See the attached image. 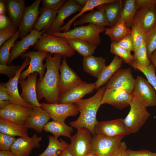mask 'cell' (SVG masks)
<instances>
[{
	"label": "cell",
	"mask_w": 156,
	"mask_h": 156,
	"mask_svg": "<svg viewBox=\"0 0 156 156\" xmlns=\"http://www.w3.org/2000/svg\"><path fill=\"white\" fill-rule=\"evenodd\" d=\"M48 53L45 59L46 71L43 78L37 81L36 91L39 101L43 98L49 103H59V73L62 56L59 54Z\"/></svg>",
	"instance_id": "cell-1"
},
{
	"label": "cell",
	"mask_w": 156,
	"mask_h": 156,
	"mask_svg": "<svg viewBox=\"0 0 156 156\" xmlns=\"http://www.w3.org/2000/svg\"><path fill=\"white\" fill-rule=\"evenodd\" d=\"M105 89V87H100L92 96L82 99L75 103L80 114L77 119L70 123L71 126L77 129L85 128L93 135L95 134V127L98 122L96 114L101 105V101Z\"/></svg>",
	"instance_id": "cell-2"
},
{
	"label": "cell",
	"mask_w": 156,
	"mask_h": 156,
	"mask_svg": "<svg viewBox=\"0 0 156 156\" xmlns=\"http://www.w3.org/2000/svg\"><path fill=\"white\" fill-rule=\"evenodd\" d=\"M34 49L51 54H59L63 58H66L74 55L75 52L66 38L46 33H44L40 36L35 44Z\"/></svg>",
	"instance_id": "cell-3"
},
{
	"label": "cell",
	"mask_w": 156,
	"mask_h": 156,
	"mask_svg": "<svg viewBox=\"0 0 156 156\" xmlns=\"http://www.w3.org/2000/svg\"><path fill=\"white\" fill-rule=\"evenodd\" d=\"M106 28L105 26L89 24L86 25L75 27L67 32L51 34L66 39L75 38L82 40L97 47L101 41L100 34L105 31Z\"/></svg>",
	"instance_id": "cell-4"
},
{
	"label": "cell",
	"mask_w": 156,
	"mask_h": 156,
	"mask_svg": "<svg viewBox=\"0 0 156 156\" xmlns=\"http://www.w3.org/2000/svg\"><path fill=\"white\" fill-rule=\"evenodd\" d=\"M129 111L125 118L124 122L130 133L138 132L150 116L146 107L138 99L133 97L130 101Z\"/></svg>",
	"instance_id": "cell-5"
},
{
	"label": "cell",
	"mask_w": 156,
	"mask_h": 156,
	"mask_svg": "<svg viewBox=\"0 0 156 156\" xmlns=\"http://www.w3.org/2000/svg\"><path fill=\"white\" fill-rule=\"evenodd\" d=\"M124 137H110L95 134L92 137L91 152L98 156H111L118 148Z\"/></svg>",
	"instance_id": "cell-6"
},
{
	"label": "cell",
	"mask_w": 156,
	"mask_h": 156,
	"mask_svg": "<svg viewBox=\"0 0 156 156\" xmlns=\"http://www.w3.org/2000/svg\"><path fill=\"white\" fill-rule=\"evenodd\" d=\"M76 133L70 138L71 142L68 148L73 156H85L91 152L93 137L87 129H77Z\"/></svg>",
	"instance_id": "cell-7"
},
{
	"label": "cell",
	"mask_w": 156,
	"mask_h": 156,
	"mask_svg": "<svg viewBox=\"0 0 156 156\" xmlns=\"http://www.w3.org/2000/svg\"><path fill=\"white\" fill-rule=\"evenodd\" d=\"M132 93L133 96L146 107L156 105V92L148 81L142 77L137 76Z\"/></svg>",
	"instance_id": "cell-8"
},
{
	"label": "cell",
	"mask_w": 156,
	"mask_h": 156,
	"mask_svg": "<svg viewBox=\"0 0 156 156\" xmlns=\"http://www.w3.org/2000/svg\"><path fill=\"white\" fill-rule=\"evenodd\" d=\"M134 96L132 92L121 88L105 89L101 105L108 104L115 108L122 109L129 106Z\"/></svg>",
	"instance_id": "cell-9"
},
{
	"label": "cell",
	"mask_w": 156,
	"mask_h": 156,
	"mask_svg": "<svg viewBox=\"0 0 156 156\" xmlns=\"http://www.w3.org/2000/svg\"><path fill=\"white\" fill-rule=\"evenodd\" d=\"M94 131L95 134L110 137H125L130 134L122 118L98 122L95 126Z\"/></svg>",
	"instance_id": "cell-10"
},
{
	"label": "cell",
	"mask_w": 156,
	"mask_h": 156,
	"mask_svg": "<svg viewBox=\"0 0 156 156\" xmlns=\"http://www.w3.org/2000/svg\"><path fill=\"white\" fill-rule=\"evenodd\" d=\"M48 53L45 51H31L22 54L21 57H28L30 61L28 67L21 73L19 80L25 79L29 74L34 72L38 73L40 77L38 80H42L45 74V69L46 68L45 64H43V61Z\"/></svg>",
	"instance_id": "cell-11"
},
{
	"label": "cell",
	"mask_w": 156,
	"mask_h": 156,
	"mask_svg": "<svg viewBox=\"0 0 156 156\" xmlns=\"http://www.w3.org/2000/svg\"><path fill=\"white\" fill-rule=\"evenodd\" d=\"M40 107L49 114L53 120L63 122L67 117L76 116L79 113L77 105L73 103H43Z\"/></svg>",
	"instance_id": "cell-12"
},
{
	"label": "cell",
	"mask_w": 156,
	"mask_h": 156,
	"mask_svg": "<svg viewBox=\"0 0 156 156\" xmlns=\"http://www.w3.org/2000/svg\"><path fill=\"white\" fill-rule=\"evenodd\" d=\"M41 0H36L30 5L26 7L18 30L20 38L22 39L34 29L36 20L40 13L39 6Z\"/></svg>",
	"instance_id": "cell-13"
},
{
	"label": "cell",
	"mask_w": 156,
	"mask_h": 156,
	"mask_svg": "<svg viewBox=\"0 0 156 156\" xmlns=\"http://www.w3.org/2000/svg\"><path fill=\"white\" fill-rule=\"evenodd\" d=\"M135 81L130 67L120 68L109 80L105 88V89L121 88L132 92Z\"/></svg>",
	"instance_id": "cell-14"
},
{
	"label": "cell",
	"mask_w": 156,
	"mask_h": 156,
	"mask_svg": "<svg viewBox=\"0 0 156 156\" xmlns=\"http://www.w3.org/2000/svg\"><path fill=\"white\" fill-rule=\"evenodd\" d=\"M32 109L20 105L10 103L0 109V117L23 125L31 114Z\"/></svg>",
	"instance_id": "cell-15"
},
{
	"label": "cell",
	"mask_w": 156,
	"mask_h": 156,
	"mask_svg": "<svg viewBox=\"0 0 156 156\" xmlns=\"http://www.w3.org/2000/svg\"><path fill=\"white\" fill-rule=\"evenodd\" d=\"M38 73L34 72L29 74L26 80H19L22 88L20 96L26 102L36 107H40L36 91L37 79Z\"/></svg>",
	"instance_id": "cell-16"
},
{
	"label": "cell",
	"mask_w": 156,
	"mask_h": 156,
	"mask_svg": "<svg viewBox=\"0 0 156 156\" xmlns=\"http://www.w3.org/2000/svg\"><path fill=\"white\" fill-rule=\"evenodd\" d=\"M96 89L95 83H88L83 81L68 91L60 94V103H73L82 99Z\"/></svg>",
	"instance_id": "cell-17"
},
{
	"label": "cell",
	"mask_w": 156,
	"mask_h": 156,
	"mask_svg": "<svg viewBox=\"0 0 156 156\" xmlns=\"http://www.w3.org/2000/svg\"><path fill=\"white\" fill-rule=\"evenodd\" d=\"M59 90L60 94L81 83L82 81L76 73L68 65L64 58L60 68Z\"/></svg>",
	"instance_id": "cell-18"
},
{
	"label": "cell",
	"mask_w": 156,
	"mask_h": 156,
	"mask_svg": "<svg viewBox=\"0 0 156 156\" xmlns=\"http://www.w3.org/2000/svg\"><path fill=\"white\" fill-rule=\"evenodd\" d=\"M30 59L25 57L24 60L16 75L5 83L7 90L10 96V103L20 105L25 107L33 109L34 106L26 102L21 97L18 92V83L20 76L23 69L29 65Z\"/></svg>",
	"instance_id": "cell-19"
},
{
	"label": "cell",
	"mask_w": 156,
	"mask_h": 156,
	"mask_svg": "<svg viewBox=\"0 0 156 156\" xmlns=\"http://www.w3.org/2000/svg\"><path fill=\"white\" fill-rule=\"evenodd\" d=\"M82 7L74 0H68L57 12L56 18L49 30L46 33L50 34L60 32V29L64 24V21L71 15L79 12Z\"/></svg>",
	"instance_id": "cell-20"
},
{
	"label": "cell",
	"mask_w": 156,
	"mask_h": 156,
	"mask_svg": "<svg viewBox=\"0 0 156 156\" xmlns=\"http://www.w3.org/2000/svg\"><path fill=\"white\" fill-rule=\"evenodd\" d=\"M41 136L34 134L31 137H19L12 145L10 151L17 156H29L33 149L39 148Z\"/></svg>",
	"instance_id": "cell-21"
},
{
	"label": "cell",
	"mask_w": 156,
	"mask_h": 156,
	"mask_svg": "<svg viewBox=\"0 0 156 156\" xmlns=\"http://www.w3.org/2000/svg\"><path fill=\"white\" fill-rule=\"evenodd\" d=\"M44 33V30L39 31L34 29L20 40L16 42L10 51L8 63V65H10L14 60L25 53L29 47L34 46L40 36Z\"/></svg>",
	"instance_id": "cell-22"
},
{
	"label": "cell",
	"mask_w": 156,
	"mask_h": 156,
	"mask_svg": "<svg viewBox=\"0 0 156 156\" xmlns=\"http://www.w3.org/2000/svg\"><path fill=\"white\" fill-rule=\"evenodd\" d=\"M50 118L49 114L40 107L34 106L24 125L27 129H31L41 133Z\"/></svg>",
	"instance_id": "cell-23"
},
{
	"label": "cell",
	"mask_w": 156,
	"mask_h": 156,
	"mask_svg": "<svg viewBox=\"0 0 156 156\" xmlns=\"http://www.w3.org/2000/svg\"><path fill=\"white\" fill-rule=\"evenodd\" d=\"M134 21L138 23L146 32L156 25L155 7H147L138 10Z\"/></svg>",
	"instance_id": "cell-24"
},
{
	"label": "cell",
	"mask_w": 156,
	"mask_h": 156,
	"mask_svg": "<svg viewBox=\"0 0 156 156\" xmlns=\"http://www.w3.org/2000/svg\"><path fill=\"white\" fill-rule=\"evenodd\" d=\"M97 10H92L90 12L82 15L73 23L74 26L82 25L86 23L109 27V24L103 10L97 7Z\"/></svg>",
	"instance_id": "cell-25"
},
{
	"label": "cell",
	"mask_w": 156,
	"mask_h": 156,
	"mask_svg": "<svg viewBox=\"0 0 156 156\" xmlns=\"http://www.w3.org/2000/svg\"><path fill=\"white\" fill-rule=\"evenodd\" d=\"M106 59L102 57L91 55L83 58V68L85 72L98 78L106 66Z\"/></svg>",
	"instance_id": "cell-26"
},
{
	"label": "cell",
	"mask_w": 156,
	"mask_h": 156,
	"mask_svg": "<svg viewBox=\"0 0 156 156\" xmlns=\"http://www.w3.org/2000/svg\"><path fill=\"white\" fill-rule=\"evenodd\" d=\"M7 12L13 24L16 27H19L25 10V0H5Z\"/></svg>",
	"instance_id": "cell-27"
},
{
	"label": "cell",
	"mask_w": 156,
	"mask_h": 156,
	"mask_svg": "<svg viewBox=\"0 0 156 156\" xmlns=\"http://www.w3.org/2000/svg\"><path fill=\"white\" fill-rule=\"evenodd\" d=\"M0 133L13 137H29L24 124H17L0 118Z\"/></svg>",
	"instance_id": "cell-28"
},
{
	"label": "cell",
	"mask_w": 156,
	"mask_h": 156,
	"mask_svg": "<svg viewBox=\"0 0 156 156\" xmlns=\"http://www.w3.org/2000/svg\"><path fill=\"white\" fill-rule=\"evenodd\" d=\"M131 32V29L125 25L121 14L119 19L113 26L106 28L105 34L109 37L111 42H117L130 35Z\"/></svg>",
	"instance_id": "cell-29"
},
{
	"label": "cell",
	"mask_w": 156,
	"mask_h": 156,
	"mask_svg": "<svg viewBox=\"0 0 156 156\" xmlns=\"http://www.w3.org/2000/svg\"><path fill=\"white\" fill-rule=\"evenodd\" d=\"M123 1L115 0L113 2L98 7L104 12L109 24V27L113 26L119 20L120 16Z\"/></svg>",
	"instance_id": "cell-30"
},
{
	"label": "cell",
	"mask_w": 156,
	"mask_h": 156,
	"mask_svg": "<svg viewBox=\"0 0 156 156\" xmlns=\"http://www.w3.org/2000/svg\"><path fill=\"white\" fill-rule=\"evenodd\" d=\"M122 60L117 56H115L111 62L106 66L102 73L95 82V89H98L107 83L114 73L122 66Z\"/></svg>",
	"instance_id": "cell-31"
},
{
	"label": "cell",
	"mask_w": 156,
	"mask_h": 156,
	"mask_svg": "<svg viewBox=\"0 0 156 156\" xmlns=\"http://www.w3.org/2000/svg\"><path fill=\"white\" fill-rule=\"evenodd\" d=\"M43 130L53 135V136L58 138L61 136L69 138L73 132V127L66 125L65 122L53 120L49 121L44 126Z\"/></svg>",
	"instance_id": "cell-32"
},
{
	"label": "cell",
	"mask_w": 156,
	"mask_h": 156,
	"mask_svg": "<svg viewBox=\"0 0 156 156\" xmlns=\"http://www.w3.org/2000/svg\"><path fill=\"white\" fill-rule=\"evenodd\" d=\"M41 12L35 24L34 29L46 33L49 30L56 18L58 11L41 8Z\"/></svg>",
	"instance_id": "cell-33"
},
{
	"label": "cell",
	"mask_w": 156,
	"mask_h": 156,
	"mask_svg": "<svg viewBox=\"0 0 156 156\" xmlns=\"http://www.w3.org/2000/svg\"><path fill=\"white\" fill-rule=\"evenodd\" d=\"M66 39L72 48L84 57L92 55L97 47L87 41L79 39Z\"/></svg>",
	"instance_id": "cell-34"
},
{
	"label": "cell",
	"mask_w": 156,
	"mask_h": 156,
	"mask_svg": "<svg viewBox=\"0 0 156 156\" xmlns=\"http://www.w3.org/2000/svg\"><path fill=\"white\" fill-rule=\"evenodd\" d=\"M49 144L44 151L37 156H59L64 149L68 148V144L62 139L58 138L49 135Z\"/></svg>",
	"instance_id": "cell-35"
},
{
	"label": "cell",
	"mask_w": 156,
	"mask_h": 156,
	"mask_svg": "<svg viewBox=\"0 0 156 156\" xmlns=\"http://www.w3.org/2000/svg\"><path fill=\"white\" fill-rule=\"evenodd\" d=\"M115 0H88V1L85 6L82 7L81 9L77 14L74 16L70 19L68 22L60 29V31L64 32H66L70 30V27L72 24L79 17L84 14L88 11L92 10L98 6L114 1Z\"/></svg>",
	"instance_id": "cell-36"
},
{
	"label": "cell",
	"mask_w": 156,
	"mask_h": 156,
	"mask_svg": "<svg viewBox=\"0 0 156 156\" xmlns=\"http://www.w3.org/2000/svg\"><path fill=\"white\" fill-rule=\"evenodd\" d=\"M121 14L125 25L131 27L138 9L135 4V0H126Z\"/></svg>",
	"instance_id": "cell-37"
},
{
	"label": "cell",
	"mask_w": 156,
	"mask_h": 156,
	"mask_svg": "<svg viewBox=\"0 0 156 156\" xmlns=\"http://www.w3.org/2000/svg\"><path fill=\"white\" fill-rule=\"evenodd\" d=\"M19 32L18 30L15 34L5 42L0 47V64L7 65L9 60L10 49L14 46L16 40L19 37Z\"/></svg>",
	"instance_id": "cell-38"
},
{
	"label": "cell",
	"mask_w": 156,
	"mask_h": 156,
	"mask_svg": "<svg viewBox=\"0 0 156 156\" xmlns=\"http://www.w3.org/2000/svg\"><path fill=\"white\" fill-rule=\"evenodd\" d=\"M134 68L142 72L146 77L147 81L154 89L156 92V75L154 66L151 62L148 66H142L133 61L129 64Z\"/></svg>",
	"instance_id": "cell-39"
},
{
	"label": "cell",
	"mask_w": 156,
	"mask_h": 156,
	"mask_svg": "<svg viewBox=\"0 0 156 156\" xmlns=\"http://www.w3.org/2000/svg\"><path fill=\"white\" fill-rule=\"evenodd\" d=\"M131 27V35L133 42L134 53L144 42L146 32L139 24L134 21L133 22Z\"/></svg>",
	"instance_id": "cell-40"
},
{
	"label": "cell",
	"mask_w": 156,
	"mask_h": 156,
	"mask_svg": "<svg viewBox=\"0 0 156 156\" xmlns=\"http://www.w3.org/2000/svg\"><path fill=\"white\" fill-rule=\"evenodd\" d=\"M110 47L111 53L121 58L125 63L130 64L134 61V55L120 46L116 42H111Z\"/></svg>",
	"instance_id": "cell-41"
},
{
	"label": "cell",
	"mask_w": 156,
	"mask_h": 156,
	"mask_svg": "<svg viewBox=\"0 0 156 156\" xmlns=\"http://www.w3.org/2000/svg\"><path fill=\"white\" fill-rule=\"evenodd\" d=\"M144 42L149 59L153 53L156 49V25L146 32Z\"/></svg>",
	"instance_id": "cell-42"
},
{
	"label": "cell",
	"mask_w": 156,
	"mask_h": 156,
	"mask_svg": "<svg viewBox=\"0 0 156 156\" xmlns=\"http://www.w3.org/2000/svg\"><path fill=\"white\" fill-rule=\"evenodd\" d=\"M134 53V61L142 66H148L150 65L151 62L148 55L145 42Z\"/></svg>",
	"instance_id": "cell-43"
},
{
	"label": "cell",
	"mask_w": 156,
	"mask_h": 156,
	"mask_svg": "<svg viewBox=\"0 0 156 156\" xmlns=\"http://www.w3.org/2000/svg\"><path fill=\"white\" fill-rule=\"evenodd\" d=\"M16 139L15 137L0 133V151H10Z\"/></svg>",
	"instance_id": "cell-44"
},
{
	"label": "cell",
	"mask_w": 156,
	"mask_h": 156,
	"mask_svg": "<svg viewBox=\"0 0 156 156\" xmlns=\"http://www.w3.org/2000/svg\"><path fill=\"white\" fill-rule=\"evenodd\" d=\"M21 66L0 64V74L7 76L9 79H12L16 75Z\"/></svg>",
	"instance_id": "cell-45"
},
{
	"label": "cell",
	"mask_w": 156,
	"mask_h": 156,
	"mask_svg": "<svg viewBox=\"0 0 156 156\" xmlns=\"http://www.w3.org/2000/svg\"><path fill=\"white\" fill-rule=\"evenodd\" d=\"M66 1V0H43L42 1L41 8L58 11Z\"/></svg>",
	"instance_id": "cell-46"
},
{
	"label": "cell",
	"mask_w": 156,
	"mask_h": 156,
	"mask_svg": "<svg viewBox=\"0 0 156 156\" xmlns=\"http://www.w3.org/2000/svg\"><path fill=\"white\" fill-rule=\"evenodd\" d=\"M18 29L13 25L9 28L0 31V47L8 40L12 37L16 33Z\"/></svg>",
	"instance_id": "cell-47"
},
{
	"label": "cell",
	"mask_w": 156,
	"mask_h": 156,
	"mask_svg": "<svg viewBox=\"0 0 156 156\" xmlns=\"http://www.w3.org/2000/svg\"><path fill=\"white\" fill-rule=\"evenodd\" d=\"M120 47L131 52L134 51V47L131 34L119 40L117 42Z\"/></svg>",
	"instance_id": "cell-48"
},
{
	"label": "cell",
	"mask_w": 156,
	"mask_h": 156,
	"mask_svg": "<svg viewBox=\"0 0 156 156\" xmlns=\"http://www.w3.org/2000/svg\"><path fill=\"white\" fill-rule=\"evenodd\" d=\"M125 152L126 156H156V153L146 150L133 151L127 149Z\"/></svg>",
	"instance_id": "cell-49"
},
{
	"label": "cell",
	"mask_w": 156,
	"mask_h": 156,
	"mask_svg": "<svg viewBox=\"0 0 156 156\" xmlns=\"http://www.w3.org/2000/svg\"><path fill=\"white\" fill-rule=\"evenodd\" d=\"M12 22L6 15H0V31L6 29L13 25Z\"/></svg>",
	"instance_id": "cell-50"
},
{
	"label": "cell",
	"mask_w": 156,
	"mask_h": 156,
	"mask_svg": "<svg viewBox=\"0 0 156 156\" xmlns=\"http://www.w3.org/2000/svg\"><path fill=\"white\" fill-rule=\"evenodd\" d=\"M135 4L137 9L147 7H155L156 0H135Z\"/></svg>",
	"instance_id": "cell-51"
},
{
	"label": "cell",
	"mask_w": 156,
	"mask_h": 156,
	"mask_svg": "<svg viewBox=\"0 0 156 156\" xmlns=\"http://www.w3.org/2000/svg\"><path fill=\"white\" fill-rule=\"evenodd\" d=\"M10 98L5 83L1 82L0 84V100L10 101Z\"/></svg>",
	"instance_id": "cell-52"
},
{
	"label": "cell",
	"mask_w": 156,
	"mask_h": 156,
	"mask_svg": "<svg viewBox=\"0 0 156 156\" xmlns=\"http://www.w3.org/2000/svg\"><path fill=\"white\" fill-rule=\"evenodd\" d=\"M127 145L124 141L121 142L119 147L111 156H126Z\"/></svg>",
	"instance_id": "cell-53"
},
{
	"label": "cell",
	"mask_w": 156,
	"mask_h": 156,
	"mask_svg": "<svg viewBox=\"0 0 156 156\" xmlns=\"http://www.w3.org/2000/svg\"><path fill=\"white\" fill-rule=\"evenodd\" d=\"M7 7L5 0H0V15H6Z\"/></svg>",
	"instance_id": "cell-54"
},
{
	"label": "cell",
	"mask_w": 156,
	"mask_h": 156,
	"mask_svg": "<svg viewBox=\"0 0 156 156\" xmlns=\"http://www.w3.org/2000/svg\"><path fill=\"white\" fill-rule=\"evenodd\" d=\"M0 156H17L10 151H0Z\"/></svg>",
	"instance_id": "cell-55"
},
{
	"label": "cell",
	"mask_w": 156,
	"mask_h": 156,
	"mask_svg": "<svg viewBox=\"0 0 156 156\" xmlns=\"http://www.w3.org/2000/svg\"><path fill=\"white\" fill-rule=\"evenodd\" d=\"M149 59L151 62L153 64L156 69V49L151 54Z\"/></svg>",
	"instance_id": "cell-56"
},
{
	"label": "cell",
	"mask_w": 156,
	"mask_h": 156,
	"mask_svg": "<svg viewBox=\"0 0 156 156\" xmlns=\"http://www.w3.org/2000/svg\"><path fill=\"white\" fill-rule=\"evenodd\" d=\"M59 156H73L68 148L64 150Z\"/></svg>",
	"instance_id": "cell-57"
},
{
	"label": "cell",
	"mask_w": 156,
	"mask_h": 156,
	"mask_svg": "<svg viewBox=\"0 0 156 156\" xmlns=\"http://www.w3.org/2000/svg\"><path fill=\"white\" fill-rule=\"evenodd\" d=\"M79 5L83 7L85 5L88 1V0H74Z\"/></svg>",
	"instance_id": "cell-58"
},
{
	"label": "cell",
	"mask_w": 156,
	"mask_h": 156,
	"mask_svg": "<svg viewBox=\"0 0 156 156\" xmlns=\"http://www.w3.org/2000/svg\"><path fill=\"white\" fill-rule=\"evenodd\" d=\"M10 103L9 101L0 100V108H1Z\"/></svg>",
	"instance_id": "cell-59"
},
{
	"label": "cell",
	"mask_w": 156,
	"mask_h": 156,
	"mask_svg": "<svg viewBox=\"0 0 156 156\" xmlns=\"http://www.w3.org/2000/svg\"><path fill=\"white\" fill-rule=\"evenodd\" d=\"M85 156H98L93 152H90Z\"/></svg>",
	"instance_id": "cell-60"
},
{
	"label": "cell",
	"mask_w": 156,
	"mask_h": 156,
	"mask_svg": "<svg viewBox=\"0 0 156 156\" xmlns=\"http://www.w3.org/2000/svg\"><path fill=\"white\" fill-rule=\"evenodd\" d=\"M155 9L156 10V5H155Z\"/></svg>",
	"instance_id": "cell-61"
}]
</instances>
